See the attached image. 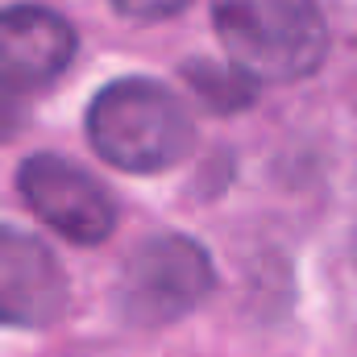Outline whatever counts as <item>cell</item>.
Returning <instances> with one entry per match:
<instances>
[{
	"label": "cell",
	"mask_w": 357,
	"mask_h": 357,
	"mask_svg": "<svg viewBox=\"0 0 357 357\" xmlns=\"http://www.w3.org/2000/svg\"><path fill=\"white\" fill-rule=\"evenodd\" d=\"M88 137L104 162L129 175L171 171L195 146V129L178 96L137 75L96 91L88 108Z\"/></svg>",
	"instance_id": "obj_1"
},
{
	"label": "cell",
	"mask_w": 357,
	"mask_h": 357,
	"mask_svg": "<svg viewBox=\"0 0 357 357\" xmlns=\"http://www.w3.org/2000/svg\"><path fill=\"white\" fill-rule=\"evenodd\" d=\"M212 21L233 67L258 84L303 79L328 50V25L316 0H212Z\"/></svg>",
	"instance_id": "obj_2"
},
{
	"label": "cell",
	"mask_w": 357,
	"mask_h": 357,
	"mask_svg": "<svg viewBox=\"0 0 357 357\" xmlns=\"http://www.w3.org/2000/svg\"><path fill=\"white\" fill-rule=\"evenodd\" d=\"M212 287L216 270L204 245L178 233H158L129 254L116 299L129 324L162 328L195 312L212 295Z\"/></svg>",
	"instance_id": "obj_3"
},
{
	"label": "cell",
	"mask_w": 357,
	"mask_h": 357,
	"mask_svg": "<svg viewBox=\"0 0 357 357\" xmlns=\"http://www.w3.org/2000/svg\"><path fill=\"white\" fill-rule=\"evenodd\" d=\"M17 187L29 212L75 245H100L116 229V204L108 187L59 154L25 158L17 171Z\"/></svg>",
	"instance_id": "obj_4"
},
{
	"label": "cell",
	"mask_w": 357,
	"mask_h": 357,
	"mask_svg": "<svg viewBox=\"0 0 357 357\" xmlns=\"http://www.w3.org/2000/svg\"><path fill=\"white\" fill-rule=\"evenodd\" d=\"M71 299L59 258L29 233L0 225V324L50 328L63 320Z\"/></svg>",
	"instance_id": "obj_5"
},
{
	"label": "cell",
	"mask_w": 357,
	"mask_h": 357,
	"mask_svg": "<svg viewBox=\"0 0 357 357\" xmlns=\"http://www.w3.org/2000/svg\"><path fill=\"white\" fill-rule=\"evenodd\" d=\"M75 29L42 4L0 8V84L8 91L50 88L75 59Z\"/></svg>",
	"instance_id": "obj_6"
},
{
	"label": "cell",
	"mask_w": 357,
	"mask_h": 357,
	"mask_svg": "<svg viewBox=\"0 0 357 357\" xmlns=\"http://www.w3.org/2000/svg\"><path fill=\"white\" fill-rule=\"evenodd\" d=\"M187 88L199 96L204 108L212 112H241L254 104L258 96V79H250L245 71H237L233 63H208V59H191L183 67Z\"/></svg>",
	"instance_id": "obj_7"
},
{
	"label": "cell",
	"mask_w": 357,
	"mask_h": 357,
	"mask_svg": "<svg viewBox=\"0 0 357 357\" xmlns=\"http://www.w3.org/2000/svg\"><path fill=\"white\" fill-rule=\"evenodd\" d=\"M191 0H112V8L129 21H167L178 17Z\"/></svg>",
	"instance_id": "obj_8"
},
{
	"label": "cell",
	"mask_w": 357,
	"mask_h": 357,
	"mask_svg": "<svg viewBox=\"0 0 357 357\" xmlns=\"http://www.w3.org/2000/svg\"><path fill=\"white\" fill-rule=\"evenodd\" d=\"M25 116H29V108L21 104V96L0 88V142H13L25 129Z\"/></svg>",
	"instance_id": "obj_9"
}]
</instances>
